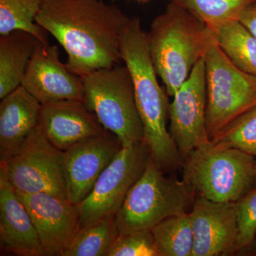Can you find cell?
I'll use <instances>...</instances> for the list:
<instances>
[{"mask_svg":"<svg viewBox=\"0 0 256 256\" xmlns=\"http://www.w3.org/2000/svg\"><path fill=\"white\" fill-rule=\"evenodd\" d=\"M130 20L102 0H43L36 22L66 52L69 70L84 77L120 63L121 38Z\"/></svg>","mask_w":256,"mask_h":256,"instance_id":"cell-1","label":"cell"},{"mask_svg":"<svg viewBox=\"0 0 256 256\" xmlns=\"http://www.w3.org/2000/svg\"><path fill=\"white\" fill-rule=\"evenodd\" d=\"M120 54L132 77L144 129L143 140L163 171H175L182 166L183 160L166 127L170 106L168 94L158 82L150 53L148 33L143 30L139 18H130L124 28Z\"/></svg>","mask_w":256,"mask_h":256,"instance_id":"cell-2","label":"cell"},{"mask_svg":"<svg viewBox=\"0 0 256 256\" xmlns=\"http://www.w3.org/2000/svg\"><path fill=\"white\" fill-rule=\"evenodd\" d=\"M152 60L166 94L174 96L197 62L204 58L213 32L186 10L170 2L148 33Z\"/></svg>","mask_w":256,"mask_h":256,"instance_id":"cell-3","label":"cell"},{"mask_svg":"<svg viewBox=\"0 0 256 256\" xmlns=\"http://www.w3.org/2000/svg\"><path fill=\"white\" fill-rule=\"evenodd\" d=\"M256 160L242 150L210 141L184 160L182 180L200 196L235 203L255 184Z\"/></svg>","mask_w":256,"mask_h":256,"instance_id":"cell-4","label":"cell"},{"mask_svg":"<svg viewBox=\"0 0 256 256\" xmlns=\"http://www.w3.org/2000/svg\"><path fill=\"white\" fill-rule=\"evenodd\" d=\"M194 194L183 180L166 176L151 156L114 216L119 234L151 232L165 218L188 213Z\"/></svg>","mask_w":256,"mask_h":256,"instance_id":"cell-5","label":"cell"},{"mask_svg":"<svg viewBox=\"0 0 256 256\" xmlns=\"http://www.w3.org/2000/svg\"><path fill=\"white\" fill-rule=\"evenodd\" d=\"M82 79L84 102L104 129L116 134L122 146L143 141L144 129L128 67L118 64Z\"/></svg>","mask_w":256,"mask_h":256,"instance_id":"cell-6","label":"cell"},{"mask_svg":"<svg viewBox=\"0 0 256 256\" xmlns=\"http://www.w3.org/2000/svg\"><path fill=\"white\" fill-rule=\"evenodd\" d=\"M206 129L210 140L256 107V76L232 62L212 37L205 56Z\"/></svg>","mask_w":256,"mask_h":256,"instance_id":"cell-7","label":"cell"},{"mask_svg":"<svg viewBox=\"0 0 256 256\" xmlns=\"http://www.w3.org/2000/svg\"><path fill=\"white\" fill-rule=\"evenodd\" d=\"M151 156L144 141L122 146L104 170L88 195L78 204L79 227L116 215Z\"/></svg>","mask_w":256,"mask_h":256,"instance_id":"cell-8","label":"cell"},{"mask_svg":"<svg viewBox=\"0 0 256 256\" xmlns=\"http://www.w3.org/2000/svg\"><path fill=\"white\" fill-rule=\"evenodd\" d=\"M0 170L18 192H43L68 198L63 151L50 143L40 124L14 156L0 162Z\"/></svg>","mask_w":256,"mask_h":256,"instance_id":"cell-9","label":"cell"},{"mask_svg":"<svg viewBox=\"0 0 256 256\" xmlns=\"http://www.w3.org/2000/svg\"><path fill=\"white\" fill-rule=\"evenodd\" d=\"M173 97L168 110L169 131L184 162L192 151L210 142L206 129L205 57Z\"/></svg>","mask_w":256,"mask_h":256,"instance_id":"cell-10","label":"cell"},{"mask_svg":"<svg viewBox=\"0 0 256 256\" xmlns=\"http://www.w3.org/2000/svg\"><path fill=\"white\" fill-rule=\"evenodd\" d=\"M122 148L114 133L106 130L63 151L67 197L78 204L92 192L98 178Z\"/></svg>","mask_w":256,"mask_h":256,"instance_id":"cell-11","label":"cell"},{"mask_svg":"<svg viewBox=\"0 0 256 256\" xmlns=\"http://www.w3.org/2000/svg\"><path fill=\"white\" fill-rule=\"evenodd\" d=\"M15 191L31 216L44 256H62L80 228L78 204L52 194Z\"/></svg>","mask_w":256,"mask_h":256,"instance_id":"cell-12","label":"cell"},{"mask_svg":"<svg viewBox=\"0 0 256 256\" xmlns=\"http://www.w3.org/2000/svg\"><path fill=\"white\" fill-rule=\"evenodd\" d=\"M41 104L62 100L84 101L82 77L60 60L56 45L38 42L22 85Z\"/></svg>","mask_w":256,"mask_h":256,"instance_id":"cell-13","label":"cell"},{"mask_svg":"<svg viewBox=\"0 0 256 256\" xmlns=\"http://www.w3.org/2000/svg\"><path fill=\"white\" fill-rule=\"evenodd\" d=\"M194 233L192 256H222L237 252L235 203H220L198 196L191 212Z\"/></svg>","mask_w":256,"mask_h":256,"instance_id":"cell-14","label":"cell"},{"mask_svg":"<svg viewBox=\"0 0 256 256\" xmlns=\"http://www.w3.org/2000/svg\"><path fill=\"white\" fill-rule=\"evenodd\" d=\"M38 124L47 139L62 151L106 130L85 102L79 100L42 104Z\"/></svg>","mask_w":256,"mask_h":256,"instance_id":"cell-15","label":"cell"},{"mask_svg":"<svg viewBox=\"0 0 256 256\" xmlns=\"http://www.w3.org/2000/svg\"><path fill=\"white\" fill-rule=\"evenodd\" d=\"M0 244L20 256H44L38 234L28 210L0 170Z\"/></svg>","mask_w":256,"mask_h":256,"instance_id":"cell-16","label":"cell"},{"mask_svg":"<svg viewBox=\"0 0 256 256\" xmlns=\"http://www.w3.org/2000/svg\"><path fill=\"white\" fill-rule=\"evenodd\" d=\"M42 104L20 86L0 104V162L14 156L40 124Z\"/></svg>","mask_w":256,"mask_h":256,"instance_id":"cell-17","label":"cell"},{"mask_svg":"<svg viewBox=\"0 0 256 256\" xmlns=\"http://www.w3.org/2000/svg\"><path fill=\"white\" fill-rule=\"evenodd\" d=\"M38 40L28 32L0 36V99L22 85Z\"/></svg>","mask_w":256,"mask_h":256,"instance_id":"cell-18","label":"cell"},{"mask_svg":"<svg viewBox=\"0 0 256 256\" xmlns=\"http://www.w3.org/2000/svg\"><path fill=\"white\" fill-rule=\"evenodd\" d=\"M216 41L235 65L256 76V38L239 21L210 28Z\"/></svg>","mask_w":256,"mask_h":256,"instance_id":"cell-19","label":"cell"},{"mask_svg":"<svg viewBox=\"0 0 256 256\" xmlns=\"http://www.w3.org/2000/svg\"><path fill=\"white\" fill-rule=\"evenodd\" d=\"M151 232L160 256H192L194 233L190 212L165 218Z\"/></svg>","mask_w":256,"mask_h":256,"instance_id":"cell-20","label":"cell"},{"mask_svg":"<svg viewBox=\"0 0 256 256\" xmlns=\"http://www.w3.org/2000/svg\"><path fill=\"white\" fill-rule=\"evenodd\" d=\"M114 216L79 228L62 256H107L119 235Z\"/></svg>","mask_w":256,"mask_h":256,"instance_id":"cell-21","label":"cell"},{"mask_svg":"<svg viewBox=\"0 0 256 256\" xmlns=\"http://www.w3.org/2000/svg\"><path fill=\"white\" fill-rule=\"evenodd\" d=\"M43 0H0V36L14 31L31 34L48 43L46 31L36 22Z\"/></svg>","mask_w":256,"mask_h":256,"instance_id":"cell-22","label":"cell"},{"mask_svg":"<svg viewBox=\"0 0 256 256\" xmlns=\"http://www.w3.org/2000/svg\"><path fill=\"white\" fill-rule=\"evenodd\" d=\"M256 0H169L198 18L210 28L239 21L244 10Z\"/></svg>","mask_w":256,"mask_h":256,"instance_id":"cell-23","label":"cell"},{"mask_svg":"<svg viewBox=\"0 0 256 256\" xmlns=\"http://www.w3.org/2000/svg\"><path fill=\"white\" fill-rule=\"evenodd\" d=\"M210 141L217 146L242 150L256 158V107L236 120Z\"/></svg>","mask_w":256,"mask_h":256,"instance_id":"cell-24","label":"cell"},{"mask_svg":"<svg viewBox=\"0 0 256 256\" xmlns=\"http://www.w3.org/2000/svg\"><path fill=\"white\" fill-rule=\"evenodd\" d=\"M236 210L237 252L248 249L256 236V186L235 202Z\"/></svg>","mask_w":256,"mask_h":256,"instance_id":"cell-25","label":"cell"},{"mask_svg":"<svg viewBox=\"0 0 256 256\" xmlns=\"http://www.w3.org/2000/svg\"><path fill=\"white\" fill-rule=\"evenodd\" d=\"M107 256H160L151 232L120 234Z\"/></svg>","mask_w":256,"mask_h":256,"instance_id":"cell-26","label":"cell"},{"mask_svg":"<svg viewBox=\"0 0 256 256\" xmlns=\"http://www.w3.org/2000/svg\"><path fill=\"white\" fill-rule=\"evenodd\" d=\"M239 22L256 38V0L244 10Z\"/></svg>","mask_w":256,"mask_h":256,"instance_id":"cell-27","label":"cell"},{"mask_svg":"<svg viewBox=\"0 0 256 256\" xmlns=\"http://www.w3.org/2000/svg\"><path fill=\"white\" fill-rule=\"evenodd\" d=\"M252 247H255V248L256 249V236L255 239H254V244H252V247H250V248H252Z\"/></svg>","mask_w":256,"mask_h":256,"instance_id":"cell-28","label":"cell"},{"mask_svg":"<svg viewBox=\"0 0 256 256\" xmlns=\"http://www.w3.org/2000/svg\"><path fill=\"white\" fill-rule=\"evenodd\" d=\"M136 1L140 2H146L148 0H136Z\"/></svg>","mask_w":256,"mask_h":256,"instance_id":"cell-29","label":"cell"},{"mask_svg":"<svg viewBox=\"0 0 256 256\" xmlns=\"http://www.w3.org/2000/svg\"><path fill=\"white\" fill-rule=\"evenodd\" d=\"M255 186H256V178H255Z\"/></svg>","mask_w":256,"mask_h":256,"instance_id":"cell-30","label":"cell"}]
</instances>
